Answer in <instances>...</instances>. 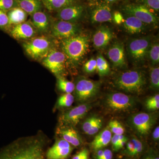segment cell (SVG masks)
<instances>
[{"mask_svg":"<svg viewBox=\"0 0 159 159\" xmlns=\"http://www.w3.org/2000/svg\"><path fill=\"white\" fill-rule=\"evenodd\" d=\"M18 7L25 11L28 14L40 11L42 8V3L40 0H15Z\"/></svg>","mask_w":159,"mask_h":159,"instance_id":"obj_23","label":"cell"},{"mask_svg":"<svg viewBox=\"0 0 159 159\" xmlns=\"http://www.w3.org/2000/svg\"><path fill=\"white\" fill-rule=\"evenodd\" d=\"M10 34L16 39H28L34 37L35 29L31 23L28 22L15 25L10 31Z\"/></svg>","mask_w":159,"mask_h":159,"instance_id":"obj_18","label":"cell"},{"mask_svg":"<svg viewBox=\"0 0 159 159\" xmlns=\"http://www.w3.org/2000/svg\"><path fill=\"white\" fill-rule=\"evenodd\" d=\"M44 141L26 138L13 142L0 151V159H45Z\"/></svg>","mask_w":159,"mask_h":159,"instance_id":"obj_1","label":"cell"},{"mask_svg":"<svg viewBox=\"0 0 159 159\" xmlns=\"http://www.w3.org/2000/svg\"><path fill=\"white\" fill-rule=\"evenodd\" d=\"M140 4L144 5L149 9L158 11L159 10V0H138Z\"/></svg>","mask_w":159,"mask_h":159,"instance_id":"obj_36","label":"cell"},{"mask_svg":"<svg viewBox=\"0 0 159 159\" xmlns=\"http://www.w3.org/2000/svg\"><path fill=\"white\" fill-rule=\"evenodd\" d=\"M26 53L33 59H43L51 50V43L45 36L32 38L23 44Z\"/></svg>","mask_w":159,"mask_h":159,"instance_id":"obj_6","label":"cell"},{"mask_svg":"<svg viewBox=\"0 0 159 159\" xmlns=\"http://www.w3.org/2000/svg\"><path fill=\"white\" fill-rule=\"evenodd\" d=\"M150 87L154 90L159 89V68L152 67L150 71Z\"/></svg>","mask_w":159,"mask_h":159,"instance_id":"obj_30","label":"cell"},{"mask_svg":"<svg viewBox=\"0 0 159 159\" xmlns=\"http://www.w3.org/2000/svg\"><path fill=\"white\" fill-rule=\"evenodd\" d=\"M99 118V117L93 116L86 119L85 121L82 124V128L85 134H87L90 129L94 126L95 123L98 121Z\"/></svg>","mask_w":159,"mask_h":159,"instance_id":"obj_34","label":"cell"},{"mask_svg":"<svg viewBox=\"0 0 159 159\" xmlns=\"http://www.w3.org/2000/svg\"><path fill=\"white\" fill-rule=\"evenodd\" d=\"M59 134L62 139L72 146L79 147L82 145V139L76 129L71 126L61 129L59 130Z\"/></svg>","mask_w":159,"mask_h":159,"instance_id":"obj_21","label":"cell"},{"mask_svg":"<svg viewBox=\"0 0 159 159\" xmlns=\"http://www.w3.org/2000/svg\"><path fill=\"white\" fill-rule=\"evenodd\" d=\"M96 159H100L102 158L103 154V150L102 149H99L96 151Z\"/></svg>","mask_w":159,"mask_h":159,"instance_id":"obj_47","label":"cell"},{"mask_svg":"<svg viewBox=\"0 0 159 159\" xmlns=\"http://www.w3.org/2000/svg\"></svg>","mask_w":159,"mask_h":159,"instance_id":"obj_52","label":"cell"},{"mask_svg":"<svg viewBox=\"0 0 159 159\" xmlns=\"http://www.w3.org/2000/svg\"><path fill=\"white\" fill-rule=\"evenodd\" d=\"M134 148V144L133 142L131 140L127 142L126 144V148L125 151V153L128 156L130 157L131 154L133 151Z\"/></svg>","mask_w":159,"mask_h":159,"instance_id":"obj_43","label":"cell"},{"mask_svg":"<svg viewBox=\"0 0 159 159\" xmlns=\"http://www.w3.org/2000/svg\"><path fill=\"white\" fill-rule=\"evenodd\" d=\"M123 26L126 31L132 34L141 33L145 29V23L131 16L127 15L124 18Z\"/></svg>","mask_w":159,"mask_h":159,"instance_id":"obj_20","label":"cell"},{"mask_svg":"<svg viewBox=\"0 0 159 159\" xmlns=\"http://www.w3.org/2000/svg\"><path fill=\"white\" fill-rule=\"evenodd\" d=\"M89 150L84 148L76 154L72 159H89Z\"/></svg>","mask_w":159,"mask_h":159,"instance_id":"obj_42","label":"cell"},{"mask_svg":"<svg viewBox=\"0 0 159 159\" xmlns=\"http://www.w3.org/2000/svg\"><path fill=\"white\" fill-rule=\"evenodd\" d=\"M128 142V139L125 137V139H122V140L120 141L118 143V145H117L116 148V151L119 150V149H121L125 146L126 143Z\"/></svg>","mask_w":159,"mask_h":159,"instance_id":"obj_45","label":"cell"},{"mask_svg":"<svg viewBox=\"0 0 159 159\" xmlns=\"http://www.w3.org/2000/svg\"><path fill=\"white\" fill-rule=\"evenodd\" d=\"M126 15L137 18L145 24L156 25L158 24V18L149 8L142 4H127L122 8Z\"/></svg>","mask_w":159,"mask_h":159,"instance_id":"obj_8","label":"cell"},{"mask_svg":"<svg viewBox=\"0 0 159 159\" xmlns=\"http://www.w3.org/2000/svg\"><path fill=\"white\" fill-rule=\"evenodd\" d=\"M125 137L123 135L114 134L112 137L111 142L113 150L114 151H116V148L117 145H118L119 142L122 139H125Z\"/></svg>","mask_w":159,"mask_h":159,"instance_id":"obj_40","label":"cell"},{"mask_svg":"<svg viewBox=\"0 0 159 159\" xmlns=\"http://www.w3.org/2000/svg\"><path fill=\"white\" fill-rule=\"evenodd\" d=\"M152 115L142 112L134 115L130 119V123L136 130L142 135H147L155 123Z\"/></svg>","mask_w":159,"mask_h":159,"instance_id":"obj_12","label":"cell"},{"mask_svg":"<svg viewBox=\"0 0 159 159\" xmlns=\"http://www.w3.org/2000/svg\"><path fill=\"white\" fill-rule=\"evenodd\" d=\"M74 97L71 93H65L61 95L57 99V107L64 108L70 107L74 103Z\"/></svg>","mask_w":159,"mask_h":159,"instance_id":"obj_29","label":"cell"},{"mask_svg":"<svg viewBox=\"0 0 159 159\" xmlns=\"http://www.w3.org/2000/svg\"><path fill=\"white\" fill-rule=\"evenodd\" d=\"M111 138V132L109 129H105L95 137L91 143V148L95 151L102 149L109 144Z\"/></svg>","mask_w":159,"mask_h":159,"instance_id":"obj_22","label":"cell"},{"mask_svg":"<svg viewBox=\"0 0 159 159\" xmlns=\"http://www.w3.org/2000/svg\"><path fill=\"white\" fill-rule=\"evenodd\" d=\"M9 26L7 12L0 10V29H5Z\"/></svg>","mask_w":159,"mask_h":159,"instance_id":"obj_38","label":"cell"},{"mask_svg":"<svg viewBox=\"0 0 159 159\" xmlns=\"http://www.w3.org/2000/svg\"><path fill=\"white\" fill-rule=\"evenodd\" d=\"M150 36H145L131 40L127 46V53L134 62H143L148 57V50L151 44Z\"/></svg>","mask_w":159,"mask_h":159,"instance_id":"obj_7","label":"cell"},{"mask_svg":"<svg viewBox=\"0 0 159 159\" xmlns=\"http://www.w3.org/2000/svg\"><path fill=\"white\" fill-rule=\"evenodd\" d=\"M92 107L90 103H83L64 113L60 120L66 125L75 126L85 116Z\"/></svg>","mask_w":159,"mask_h":159,"instance_id":"obj_11","label":"cell"},{"mask_svg":"<svg viewBox=\"0 0 159 159\" xmlns=\"http://www.w3.org/2000/svg\"><path fill=\"white\" fill-rule=\"evenodd\" d=\"M126 1H129V0H126Z\"/></svg>","mask_w":159,"mask_h":159,"instance_id":"obj_51","label":"cell"},{"mask_svg":"<svg viewBox=\"0 0 159 159\" xmlns=\"http://www.w3.org/2000/svg\"><path fill=\"white\" fill-rule=\"evenodd\" d=\"M84 70L87 74H92L97 70V60L92 57L84 66Z\"/></svg>","mask_w":159,"mask_h":159,"instance_id":"obj_35","label":"cell"},{"mask_svg":"<svg viewBox=\"0 0 159 159\" xmlns=\"http://www.w3.org/2000/svg\"><path fill=\"white\" fill-rule=\"evenodd\" d=\"M113 153L110 149H106L103 150V156L100 159H112Z\"/></svg>","mask_w":159,"mask_h":159,"instance_id":"obj_44","label":"cell"},{"mask_svg":"<svg viewBox=\"0 0 159 159\" xmlns=\"http://www.w3.org/2000/svg\"><path fill=\"white\" fill-rule=\"evenodd\" d=\"M57 87L65 93H71L75 89V84L63 77L59 76L57 79Z\"/></svg>","mask_w":159,"mask_h":159,"instance_id":"obj_28","label":"cell"},{"mask_svg":"<svg viewBox=\"0 0 159 159\" xmlns=\"http://www.w3.org/2000/svg\"><path fill=\"white\" fill-rule=\"evenodd\" d=\"M110 130L115 134L123 135L125 132V129L121 123L117 120H111L109 123Z\"/></svg>","mask_w":159,"mask_h":159,"instance_id":"obj_32","label":"cell"},{"mask_svg":"<svg viewBox=\"0 0 159 159\" xmlns=\"http://www.w3.org/2000/svg\"><path fill=\"white\" fill-rule=\"evenodd\" d=\"M115 87L127 93L140 95L145 91L146 78L143 71L129 70L117 75L113 80Z\"/></svg>","mask_w":159,"mask_h":159,"instance_id":"obj_2","label":"cell"},{"mask_svg":"<svg viewBox=\"0 0 159 159\" xmlns=\"http://www.w3.org/2000/svg\"><path fill=\"white\" fill-rule=\"evenodd\" d=\"M66 60V57L62 51L51 49L43 58L42 64L53 74L59 77L64 72Z\"/></svg>","mask_w":159,"mask_h":159,"instance_id":"obj_9","label":"cell"},{"mask_svg":"<svg viewBox=\"0 0 159 159\" xmlns=\"http://www.w3.org/2000/svg\"><path fill=\"white\" fill-rule=\"evenodd\" d=\"M50 18L43 11H38L31 15V24L38 31L47 32L50 27Z\"/></svg>","mask_w":159,"mask_h":159,"instance_id":"obj_19","label":"cell"},{"mask_svg":"<svg viewBox=\"0 0 159 159\" xmlns=\"http://www.w3.org/2000/svg\"><path fill=\"white\" fill-rule=\"evenodd\" d=\"M152 137L155 140H159V127L157 126L152 133Z\"/></svg>","mask_w":159,"mask_h":159,"instance_id":"obj_46","label":"cell"},{"mask_svg":"<svg viewBox=\"0 0 159 159\" xmlns=\"http://www.w3.org/2000/svg\"><path fill=\"white\" fill-rule=\"evenodd\" d=\"M18 7L15 0H0V10L7 12L9 10Z\"/></svg>","mask_w":159,"mask_h":159,"instance_id":"obj_33","label":"cell"},{"mask_svg":"<svg viewBox=\"0 0 159 159\" xmlns=\"http://www.w3.org/2000/svg\"><path fill=\"white\" fill-rule=\"evenodd\" d=\"M89 45L88 35L81 34L62 39L61 44L62 52L67 60L74 65L79 63L85 57L88 51Z\"/></svg>","mask_w":159,"mask_h":159,"instance_id":"obj_3","label":"cell"},{"mask_svg":"<svg viewBox=\"0 0 159 159\" xmlns=\"http://www.w3.org/2000/svg\"><path fill=\"white\" fill-rule=\"evenodd\" d=\"M107 54L114 67L121 69L126 65L125 48L122 43L117 42L112 45Z\"/></svg>","mask_w":159,"mask_h":159,"instance_id":"obj_14","label":"cell"},{"mask_svg":"<svg viewBox=\"0 0 159 159\" xmlns=\"http://www.w3.org/2000/svg\"><path fill=\"white\" fill-rule=\"evenodd\" d=\"M145 107L149 111H155L159 108V95L157 94L149 97L145 102Z\"/></svg>","mask_w":159,"mask_h":159,"instance_id":"obj_31","label":"cell"},{"mask_svg":"<svg viewBox=\"0 0 159 159\" xmlns=\"http://www.w3.org/2000/svg\"><path fill=\"white\" fill-rule=\"evenodd\" d=\"M52 36L63 39L74 37L80 32L79 26L75 23L58 20L52 24L51 27Z\"/></svg>","mask_w":159,"mask_h":159,"instance_id":"obj_10","label":"cell"},{"mask_svg":"<svg viewBox=\"0 0 159 159\" xmlns=\"http://www.w3.org/2000/svg\"><path fill=\"white\" fill-rule=\"evenodd\" d=\"M124 20V18L120 11H116L112 14V21L117 25H121Z\"/></svg>","mask_w":159,"mask_h":159,"instance_id":"obj_41","label":"cell"},{"mask_svg":"<svg viewBox=\"0 0 159 159\" xmlns=\"http://www.w3.org/2000/svg\"><path fill=\"white\" fill-rule=\"evenodd\" d=\"M118 0H105L106 2L107 3V4H112L116 2Z\"/></svg>","mask_w":159,"mask_h":159,"instance_id":"obj_50","label":"cell"},{"mask_svg":"<svg viewBox=\"0 0 159 159\" xmlns=\"http://www.w3.org/2000/svg\"><path fill=\"white\" fill-rule=\"evenodd\" d=\"M9 25H16L25 21L28 14L19 7L13 8L7 12Z\"/></svg>","mask_w":159,"mask_h":159,"instance_id":"obj_25","label":"cell"},{"mask_svg":"<svg viewBox=\"0 0 159 159\" xmlns=\"http://www.w3.org/2000/svg\"><path fill=\"white\" fill-rule=\"evenodd\" d=\"M74 148L63 139L57 140L46 153L48 159H65L70 154Z\"/></svg>","mask_w":159,"mask_h":159,"instance_id":"obj_13","label":"cell"},{"mask_svg":"<svg viewBox=\"0 0 159 159\" xmlns=\"http://www.w3.org/2000/svg\"><path fill=\"white\" fill-rule=\"evenodd\" d=\"M102 119L101 118H99L98 121L95 123L94 126L90 129L89 131L87 134L89 135H93L95 134H97V132L102 127Z\"/></svg>","mask_w":159,"mask_h":159,"instance_id":"obj_39","label":"cell"},{"mask_svg":"<svg viewBox=\"0 0 159 159\" xmlns=\"http://www.w3.org/2000/svg\"><path fill=\"white\" fill-rule=\"evenodd\" d=\"M148 57L152 66L157 65L159 62V44L158 42H152L148 50Z\"/></svg>","mask_w":159,"mask_h":159,"instance_id":"obj_27","label":"cell"},{"mask_svg":"<svg viewBox=\"0 0 159 159\" xmlns=\"http://www.w3.org/2000/svg\"><path fill=\"white\" fill-rule=\"evenodd\" d=\"M136 102L133 97L121 93L108 94L104 100L107 108L118 112L129 111L133 109L136 104Z\"/></svg>","mask_w":159,"mask_h":159,"instance_id":"obj_4","label":"cell"},{"mask_svg":"<svg viewBox=\"0 0 159 159\" xmlns=\"http://www.w3.org/2000/svg\"><path fill=\"white\" fill-rule=\"evenodd\" d=\"M90 4L92 6H97L98 5L99 0H89Z\"/></svg>","mask_w":159,"mask_h":159,"instance_id":"obj_48","label":"cell"},{"mask_svg":"<svg viewBox=\"0 0 159 159\" xmlns=\"http://www.w3.org/2000/svg\"><path fill=\"white\" fill-rule=\"evenodd\" d=\"M97 70L100 77L107 76L110 72L109 64L101 54H99L96 58Z\"/></svg>","mask_w":159,"mask_h":159,"instance_id":"obj_26","label":"cell"},{"mask_svg":"<svg viewBox=\"0 0 159 159\" xmlns=\"http://www.w3.org/2000/svg\"><path fill=\"white\" fill-rule=\"evenodd\" d=\"M50 11H59L67 6L77 4V0H40Z\"/></svg>","mask_w":159,"mask_h":159,"instance_id":"obj_24","label":"cell"},{"mask_svg":"<svg viewBox=\"0 0 159 159\" xmlns=\"http://www.w3.org/2000/svg\"><path fill=\"white\" fill-rule=\"evenodd\" d=\"M144 159H159V158L158 157L152 155H149L145 157Z\"/></svg>","mask_w":159,"mask_h":159,"instance_id":"obj_49","label":"cell"},{"mask_svg":"<svg viewBox=\"0 0 159 159\" xmlns=\"http://www.w3.org/2000/svg\"><path fill=\"white\" fill-rule=\"evenodd\" d=\"M84 11L82 5L74 4L57 11L56 17L58 20L75 23L82 17Z\"/></svg>","mask_w":159,"mask_h":159,"instance_id":"obj_15","label":"cell"},{"mask_svg":"<svg viewBox=\"0 0 159 159\" xmlns=\"http://www.w3.org/2000/svg\"><path fill=\"white\" fill-rule=\"evenodd\" d=\"M131 141L133 142L134 148L133 151L131 154L130 157H134L142 153L143 150V145L142 142L136 139H133Z\"/></svg>","mask_w":159,"mask_h":159,"instance_id":"obj_37","label":"cell"},{"mask_svg":"<svg viewBox=\"0 0 159 159\" xmlns=\"http://www.w3.org/2000/svg\"><path fill=\"white\" fill-rule=\"evenodd\" d=\"M101 83L84 77H81L75 84L74 94L77 101L84 102L96 97L100 90Z\"/></svg>","mask_w":159,"mask_h":159,"instance_id":"obj_5","label":"cell"},{"mask_svg":"<svg viewBox=\"0 0 159 159\" xmlns=\"http://www.w3.org/2000/svg\"><path fill=\"white\" fill-rule=\"evenodd\" d=\"M90 20L93 24L104 22L111 23L112 13L107 4H98L95 6L91 12Z\"/></svg>","mask_w":159,"mask_h":159,"instance_id":"obj_17","label":"cell"},{"mask_svg":"<svg viewBox=\"0 0 159 159\" xmlns=\"http://www.w3.org/2000/svg\"><path fill=\"white\" fill-rule=\"evenodd\" d=\"M113 36V33L109 27L104 25L100 26L93 35L94 47L98 50L105 49L112 39Z\"/></svg>","mask_w":159,"mask_h":159,"instance_id":"obj_16","label":"cell"}]
</instances>
